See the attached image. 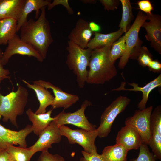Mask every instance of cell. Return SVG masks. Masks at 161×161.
Returning a JSON list of instances; mask_svg holds the SVG:
<instances>
[{
  "instance_id": "1",
  "label": "cell",
  "mask_w": 161,
  "mask_h": 161,
  "mask_svg": "<svg viewBox=\"0 0 161 161\" xmlns=\"http://www.w3.org/2000/svg\"><path fill=\"white\" fill-rule=\"evenodd\" d=\"M46 7L41 10L38 18L27 20L21 27L20 38L31 46L44 60L53 42L49 22L46 16Z\"/></svg>"
},
{
  "instance_id": "2",
  "label": "cell",
  "mask_w": 161,
  "mask_h": 161,
  "mask_svg": "<svg viewBox=\"0 0 161 161\" xmlns=\"http://www.w3.org/2000/svg\"><path fill=\"white\" fill-rule=\"evenodd\" d=\"M112 44L92 50L86 82L103 84L116 76L117 72L115 63L112 62L109 57Z\"/></svg>"
},
{
  "instance_id": "3",
  "label": "cell",
  "mask_w": 161,
  "mask_h": 161,
  "mask_svg": "<svg viewBox=\"0 0 161 161\" xmlns=\"http://www.w3.org/2000/svg\"><path fill=\"white\" fill-rule=\"evenodd\" d=\"M28 96L27 89L21 86H18L16 91L13 90L5 96L0 92V119L2 117L4 122L9 120L17 127V117L23 114Z\"/></svg>"
},
{
  "instance_id": "4",
  "label": "cell",
  "mask_w": 161,
  "mask_h": 161,
  "mask_svg": "<svg viewBox=\"0 0 161 161\" xmlns=\"http://www.w3.org/2000/svg\"><path fill=\"white\" fill-rule=\"evenodd\" d=\"M67 43L66 64L76 75L79 87L82 88L86 82L87 68L92 50L88 48L83 49L69 40Z\"/></svg>"
},
{
  "instance_id": "5",
  "label": "cell",
  "mask_w": 161,
  "mask_h": 161,
  "mask_svg": "<svg viewBox=\"0 0 161 161\" xmlns=\"http://www.w3.org/2000/svg\"><path fill=\"white\" fill-rule=\"evenodd\" d=\"M62 136L66 137L70 144H78L83 148V151L89 153L97 152L95 144V140L98 136L96 129L87 130L82 129H72L65 125L59 127Z\"/></svg>"
},
{
  "instance_id": "6",
  "label": "cell",
  "mask_w": 161,
  "mask_h": 161,
  "mask_svg": "<svg viewBox=\"0 0 161 161\" xmlns=\"http://www.w3.org/2000/svg\"><path fill=\"white\" fill-rule=\"evenodd\" d=\"M130 101L127 97L121 95L106 108L101 116L100 124L96 129L100 138L106 137L108 135L116 118L124 111Z\"/></svg>"
},
{
  "instance_id": "7",
  "label": "cell",
  "mask_w": 161,
  "mask_h": 161,
  "mask_svg": "<svg viewBox=\"0 0 161 161\" xmlns=\"http://www.w3.org/2000/svg\"><path fill=\"white\" fill-rule=\"evenodd\" d=\"M91 105V102L85 100L83 102L80 108L76 111L67 113L64 110L54 117V120L59 127L65 124H70L87 130H95L96 126L90 123L85 114L86 108Z\"/></svg>"
},
{
  "instance_id": "8",
  "label": "cell",
  "mask_w": 161,
  "mask_h": 161,
  "mask_svg": "<svg viewBox=\"0 0 161 161\" xmlns=\"http://www.w3.org/2000/svg\"><path fill=\"white\" fill-rule=\"evenodd\" d=\"M153 107L150 106L135 111L133 115L126 118L125 125L132 127L138 133L143 143L148 145L151 138L150 117Z\"/></svg>"
},
{
  "instance_id": "9",
  "label": "cell",
  "mask_w": 161,
  "mask_h": 161,
  "mask_svg": "<svg viewBox=\"0 0 161 161\" xmlns=\"http://www.w3.org/2000/svg\"><path fill=\"white\" fill-rule=\"evenodd\" d=\"M147 17L145 13L139 11L134 23L124 35L126 48L124 53L120 58L118 65L119 68L123 69L124 68L134 48L140 41L139 38V31L143 24L147 20Z\"/></svg>"
},
{
  "instance_id": "10",
  "label": "cell",
  "mask_w": 161,
  "mask_h": 161,
  "mask_svg": "<svg viewBox=\"0 0 161 161\" xmlns=\"http://www.w3.org/2000/svg\"><path fill=\"white\" fill-rule=\"evenodd\" d=\"M7 44L8 46L0 59L4 66L7 64L10 58L15 54L33 57L40 62H42L44 60L34 48L22 40L16 34L9 41Z\"/></svg>"
},
{
  "instance_id": "11",
  "label": "cell",
  "mask_w": 161,
  "mask_h": 161,
  "mask_svg": "<svg viewBox=\"0 0 161 161\" xmlns=\"http://www.w3.org/2000/svg\"><path fill=\"white\" fill-rule=\"evenodd\" d=\"M39 136L38 139L35 143L29 147L35 153L38 151L42 152L52 148V144L60 142L62 137L59 127L54 120L50 123Z\"/></svg>"
},
{
  "instance_id": "12",
  "label": "cell",
  "mask_w": 161,
  "mask_h": 161,
  "mask_svg": "<svg viewBox=\"0 0 161 161\" xmlns=\"http://www.w3.org/2000/svg\"><path fill=\"white\" fill-rule=\"evenodd\" d=\"M147 20L142 27L145 29L147 33L146 39L150 42V45L156 52L161 54V17L153 13L146 14Z\"/></svg>"
},
{
  "instance_id": "13",
  "label": "cell",
  "mask_w": 161,
  "mask_h": 161,
  "mask_svg": "<svg viewBox=\"0 0 161 161\" xmlns=\"http://www.w3.org/2000/svg\"><path fill=\"white\" fill-rule=\"evenodd\" d=\"M32 131V126L27 125L25 128L16 131L7 129L0 123V148H7L8 145H18L27 148L26 138Z\"/></svg>"
},
{
  "instance_id": "14",
  "label": "cell",
  "mask_w": 161,
  "mask_h": 161,
  "mask_svg": "<svg viewBox=\"0 0 161 161\" xmlns=\"http://www.w3.org/2000/svg\"><path fill=\"white\" fill-rule=\"evenodd\" d=\"M33 83L52 90L55 96L52 105V109L63 108L64 110L66 109L79 100L77 95L67 93L49 81L39 80L33 81Z\"/></svg>"
},
{
  "instance_id": "15",
  "label": "cell",
  "mask_w": 161,
  "mask_h": 161,
  "mask_svg": "<svg viewBox=\"0 0 161 161\" xmlns=\"http://www.w3.org/2000/svg\"><path fill=\"white\" fill-rule=\"evenodd\" d=\"M151 138L149 145L155 158L161 159V106H157L152 112L150 117Z\"/></svg>"
},
{
  "instance_id": "16",
  "label": "cell",
  "mask_w": 161,
  "mask_h": 161,
  "mask_svg": "<svg viewBox=\"0 0 161 161\" xmlns=\"http://www.w3.org/2000/svg\"><path fill=\"white\" fill-rule=\"evenodd\" d=\"M94 32L91 30L89 22L79 19L72 30L68 38L69 41L83 49L87 48L88 44Z\"/></svg>"
},
{
  "instance_id": "17",
  "label": "cell",
  "mask_w": 161,
  "mask_h": 161,
  "mask_svg": "<svg viewBox=\"0 0 161 161\" xmlns=\"http://www.w3.org/2000/svg\"><path fill=\"white\" fill-rule=\"evenodd\" d=\"M128 83L129 85L132 86V88L131 89L125 88V82H122L119 87L112 89V91L128 90L142 92V98L138 104L137 106L139 109H142L146 108V103L148 99L149 95L151 92L154 89L161 87V74L159 75L157 78L143 87H140L137 84L134 82Z\"/></svg>"
},
{
  "instance_id": "18",
  "label": "cell",
  "mask_w": 161,
  "mask_h": 161,
  "mask_svg": "<svg viewBox=\"0 0 161 161\" xmlns=\"http://www.w3.org/2000/svg\"><path fill=\"white\" fill-rule=\"evenodd\" d=\"M116 143L123 145L129 151L139 148L142 143L138 133L131 126L125 125L118 132Z\"/></svg>"
},
{
  "instance_id": "19",
  "label": "cell",
  "mask_w": 161,
  "mask_h": 161,
  "mask_svg": "<svg viewBox=\"0 0 161 161\" xmlns=\"http://www.w3.org/2000/svg\"><path fill=\"white\" fill-rule=\"evenodd\" d=\"M22 81L27 87L33 89L36 93L39 106L35 113L41 114L45 113L46 108L52 105L54 97L48 89L44 87L35 83L31 84L24 80Z\"/></svg>"
},
{
  "instance_id": "20",
  "label": "cell",
  "mask_w": 161,
  "mask_h": 161,
  "mask_svg": "<svg viewBox=\"0 0 161 161\" xmlns=\"http://www.w3.org/2000/svg\"><path fill=\"white\" fill-rule=\"evenodd\" d=\"M51 2L50 0H25L20 16L17 21V32L27 20L29 14L35 11V18L37 19L40 15V10L44 7L48 6Z\"/></svg>"
},
{
  "instance_id": "21",
  "label": "cell",
  "mask_w": 161,
  "mask_h": 161,
  "mask_svg": "<svg viewBox=\"0 0 161 161\" xmlns=\"http://www.w3.org/2000/svg\"><path fill=\"white\" fill-rule=\"evenodd\" d=\"M53 109H51L43 114H36L30 108L26 111L29 120L32 123V131L37 136L41 133L55 120V118L51 117Z\"/></svg>"
},
{
  "instance_id": "22",
  "label": "cell",
  "mask_w": 161,
  "mask_h": 161,
  "mask_svg": "<svg viewBox=\"0 0 161 161\" xmlns=\"http://www.w3.org/2000/svg\"><path fill=\"white\" fill-rule=\"evenodd\" d=\"M25 0H0V20L7 18L18 19Z\"/></svg>"
},
{
  "instance_id": "23",
  "label": "cell",
  "mask_w": 161,
  "mask_h": 161,
  "mask_svg": "<svg viewBox=\"0 0 161 161\" xmlns=\"http://www.w3.org/2000/svg\"><path fill=\"white\" fill-rule=\"evenodd\" d=\"M123 33L120 29L108 34L95 32L94 37L91 39L88 44L87 48L93 50L112 44Z\"/></svg>"
},
{
  "instance_id": "24",
  "label": "cell",
  "mask_w": 161,
  "mask_h": 161,
  "mask_svg": "<svg viewBox=\"0 0 161 161\" xmlns=\"http://www.w3.org/2000/svg\"><path fill=\"white\" fill-rule=\"evenodd\" d=\"M17 32V21L12 18L0 20V46L6 45Z\"/></svg>"
},
{
  "instance_id": "25",
  "label": "cell",
  "mask_w": 161,
  "mask_h": 161,
  "mask_svg": "<svg viewBox=\"0 0 161 161\" xmlns=\"http://www.w3.org/2000/svg\"><path fill=\"white\" fill-rule=\"evenodd\" d=\"M128 151L121 144L116 143L105 147L102 154L106 161H127Z\"/></svg>"
},
{
  "instance_id": "26",
  "label": "cell",
  "mask_w": 161,
  "mask_h": 161,
  "mask_svg": "<svg viewBox=\"0 0 161 161\" xmlns=\"http://www.w3.org/2000/svg\"><path fill=\"white\" fill-rule=\"evenodd\" d=\"M7 149L9 158L12 161H30L35 154L29 148L16 147L13 145H8Z\"/></svg>"
},
{
  "instance_id": "27",
  "label": "cell",
  "mask_w": 161,
  "mask_h": 161,
  "mask_svg": "<svg viewBox=\"0 0 161 161\" xmlns=\"http://www.w3.org/2000/svg\"><path fill=\"white\" fill-rule=\"evenodd\" d=\"M122 8L121 19L119 24L120 29L126 33L133 16L132 7L129 0H120Z\"/></svg>"
},
{
  "instance_id": "28",
  "label": "cell",
  "mask_w": 161,
  "mask_h": 161,
  "mask_svg": "<svg viewBox=\"0 0 161 161\" xmlns=\"http://www.w3.org/2000/svg\"><path fill=\"white\" fill-rule=\"evenodd\" d=\"M126 48V44L124 35L112 44L109 53V57L110 61L113 63H115L116 60L120 58L123 55Z\"/></svg>"
},
{
  "instance_id": "29",
  "label": "cell",
  "mask_w": 161,
  "mask_h": 161,
  "mask_svg": "<svg viewBox=\"0 0 161 161\" xmlns=\"http://www.w3.org/2000/svg\"><path fill=\"white\" fill-rule=\"evenodd\" d=\"M139 148L138 157L131 161H156L154 155L150 151L147 145L142 143Z\"/></svg>"
},
{
  "instance_id": "30",
  "label": "cell",
  "mask_w": 161,
  "mask_h": 161,
  "mask_svg": "<svg viewBox=\"0 0 161 161\" xmlns=\"http://www.w3.org/2000/svg\"><path fill=\"white\" fill-rule=\"evenodd\" d=\"M137 60L139 63L143 67L148 66L152 60V57L147 48L141 47L138 55Z\"/></svg>"
},
{
  "instance_id": "31",
  "label": "cell",
  "mask_w": 161,
  "mask_h": 161,
  "mask_svg": "<svg viewBox=\"0 0 161 161\" xmlns=\"http://www.w3.org/2000/svg\"><path fill=\"white\" fill-rule=\"evenodd\" d=\"M38 161H65V160L60 155L52 154L47 150L42 152Z\"/></svg>"
},
{
  "instance_id": "32",
  "label": "cell",
  "mask_w": 161,
  "mask_h": 161,
  "mask_svg": "<svg viewBox=\"0 0 161 161\" xmlns=\"http://www.w3.org/2000/svg\"><path fill=\"white\" fill-rule=\"evenodd\" d=\"M81 153L83 156L80 158V161H106L102 154L97 152L89 153L83 150Z\"/></svg>"
},
{
  "instance_id": "33",
  "label": "cell",
  "mask_w": 161,
  "mask_h": 161,
  "mask_svg": "<svg viewBox=\"0 0 161 161\" xmlns=\"http://www.w3.org/2000/svg\"><path fill=\"white\" fill-rule=\"evenodd\" d=\"M58 5H63L66 9L69 14L72 15L74 13V11L70 6L68 0H54L47 7L48 9L50 10Z\"/></svg>"
},
{
  "instance_id": "34",
  "label": "cell",
  "mask_w": 161,
  "mask_h": 161,
  "mask_svg": "<svg viewBox=\"0 0 161 161\" xmlns=\"http://www.w3.org/2000/svg\"><path fill=\"white\" fill-rule=\"evenodd\" d=\"M100 2L105 10H114L118 8L120 1L117 0H100Z\"/></svg>"
},
{
  "instance_id": "35",
  "label": "cell",
  "mask_w": 161,
  "mask_h": 161,
  "mask_svg": "<svg viewBox=\"0 0 161 161\" xmlns=\"http://www.w3.org/2000/svg\"><path fill=\"white\" fill-rule=\"evenodd\" d=\"M137 4L139 9L145 14H150L151 11L153 10V7L148 0H143L139 1Z\"/></svg>"
},
{
  "instance_id": "36",
  "label": "cell",
  "mask_w": 161,
  "mask_h": 161,
  "mask_svg": "<svg viewBox=\"0 0 161 161\" xmlns=\"http://www.w3.org/2000/svg\"><path fill=\"white\" fill-rule=\"evenodd\" d=\"M148 66L151 71L155 72H160L161 70V64L158 61L152 60Z\"/></svg>"
},
{
  "instance_id": "37",
  "label": "cell",
  "mask_w": 161,
  "mask_h": 161,
  "mask_svg": "<svg viewBox=\"0 0 161 161\" xmlns=\"http://www.w3.org/2000/svg\"><path fill=\"white\" fill-rule=\"evenodd\" d=\"M10 74L9 70L4 68V66L2 64L0 59V83L4 79H10V77L9 76Z\"/></svg>"
},
{
  "instance_id": "38",
  "label": "cell",
  "mask_w": 161,
  "mask_h": 161,
  "mask_svg": "<svg viewBox=\"0 0 161 161\" xmlns=\"http://www.w3.org/2000/svg\"><path fill=\"white\" fill-rule=\"evenodd\" d=\"M9 158V155L7 148H0V161H7Z\"/></svg>"
},
{
  "instance_id": "39",
  "label": "cell",
  "mask_w": 161,
  "mask_h": 161,
  "mask_svg": "<svg viewBox=\"0 0 161 161\" xmlns=\"http://www.w3.org/2000/svg\"><path fill=\"white\" fill-rule=\"evenodd\" d=\"M89 26L91 30L94 33L99 32L101 30L100 26L94 22H89Z\"/></svg>"
},
{
  "instance_id": "40",
  "label": "cell",
  "mask_w": 161,
  "mask_h": 161,
  "mask_svg": "<svg viewBox=\"0 0 161 161\" xmlns=\"http://www.w3.org/2000/svg\"><path fill=\"white\" fill-rule=\"evenodd\" d=\"M80 1L83 3L89 4H95L97 2V1L95 0H82Z\"/></svg>"
},
{
  "instance_id": "41",
  "label": "cell",
  "mask_w": 161,
  "mask_h": 161,
  "mask_svg": "<svg viewBox=\"0 0 161 161\" xmlns=\"http://www.w3.org/2000/svg\"><path fill=\"white\" fill-rule=\"evenodd\" d=\"M3 52L2 49L0 48V59L1 58L3 54Z\"/></svg>"
},
{
  "instance_id": "42",
  "label": "cell",
  "mask_w": 161,
  "mask_h": 161,
  "mask_svg": "<svg viewBox=\"0 0 161 161\" xmlns=\"http://www.w3.org/2000/svg\"><path fill=\"white\" fill-rule=\"evenodd\" d=\"M7 161H12L9 158V159Z\"/></svg>"
}]
</instances>
